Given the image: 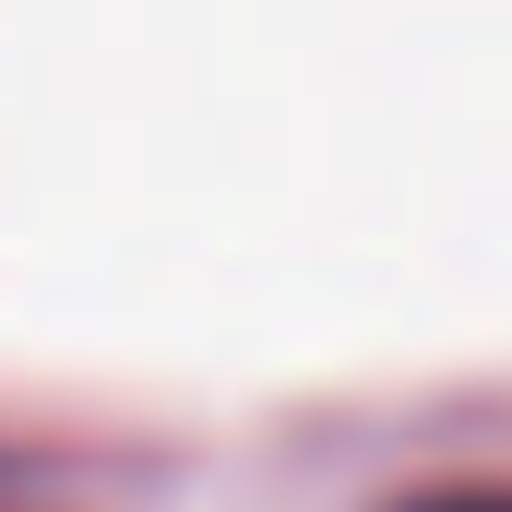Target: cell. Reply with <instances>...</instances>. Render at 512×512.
Returning a JSON list of instances; mask_svg holds the SVG:
<instances>
[{"instance_id":"obj_1","label":"cell","mask_w":512,"mask_h":512,"mask_svg":"<svg viewBox=\"0 0 512 512\" xmlns=\"http://www.w3.org/2000/svg\"><path fill=\"white\" fill-rule=\"evenodd\" d=\"M370 512H512V465H417Z\"/></svg>"}]
</instances>
